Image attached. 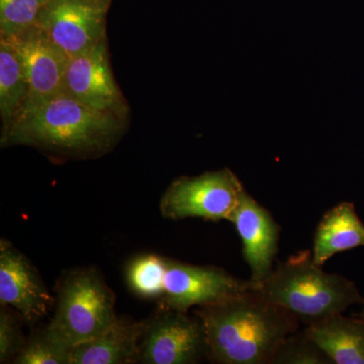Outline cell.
<instances>
[{
	"instance_id": "1",
	"label": "cell",
	"mask_w": 364,
	"mask_h": 364,
	"mask_svg": "<svg viewBox=\"0 0 364 364\" xmlns=\"http://www.w3.org/2000/svg\"><path fill=\"white\" fill-rule=\"evenodd\" d=\"M127 117L100 111L65 93L21 112L2 132L1 145H23L67 157L98 156L126 130Z\"/></svg>"
},
{
	"instance_id": "2",
	"label": "cell",
	"mask_w": 364,
	"mask_h": 364,
	"mask_svg": "<svg viewBox=\"0 0 364 364\" xmlns=\"http://www.w3.org/2000/svg\"><path fill=\"white\" fill-rule=\"evenodd\" d=\"M205 326L208 360L218 364H272L298 318L253 291L193 310Z\"/></svg>"
},
{
	"instance_id": "3",
	"label": "cell",
	"mask_w": 364,
	"mask_h": 364,
	"mask_svg": "<svg viewBox=\"0 0 364 364\" xmlns=\"http://www.w3.org/2000/svg\"><path fill=\"white\" fill-rule=\"evenodd\" d=\"M251 291L284 309L306 326L364 304L355 282L326 272L309 250L279 263L267 279L252 282Z\"/></svg>"
},
{
	"instance_id": "4",
	"label": "cell",
	"mask_w": 364,
	"mask_h": 364,
	"mask_svg": "<svg viewBox=\"0 0 364 364\" xmlns=\"http://www.w3.org/2000/svg\"><path fill=\"white\" fill-rule=\"evenodd\" d=\"M56 308L48 332L69 347L87 341L117 318L116 296L93 267L65 273L56 289Z\"/></svg>"
},
{
	"instance_id": "5",
	"label": "cell",
	"mask_w": 364,
	"mask_h": 364,
	"mask_svg": "<svg viewBox=\"0 0 364 364\" xmlns=\"http://www.w3.org/2000/svg\"><path fill=\"white\" fill-rule=\"evenodd\" d=\"M245 191L238 177L228 168L181 176L163 193L160 213L165 219L176 221L189 218L230 221Z\"/></svg>"
},
{
	"instance_id": "6",
	"label": "cell",
	"mask_w": 364,
	"mask_h": 364,
	"mask_svg": "<svg viewBox=\"0 0 364 364\" xmlns=\"http://www.w3.org/2000/svg\"><path fill=\"white\" fill-rule=\"evenodd\" d=\"M208 360L205 326L195 315L160 305L143 321L136 363L196 364Z\"/></svg>"
},
{
	"instance_id": "7",
	"label": "cell",
	"mask_w": 364,
	"mask_h": 364,
	"mask_svg": "<svg viewBox=\"0 0 364 364\" xmlns=\"http://www.w3.org/2000/svg\"><path fill=\"white\" fill-rule=\"evenodd\" d=\"M165 291L162 305L188 313L222 303L250 291L252 282L235 277L224 268L213 265H193L165 257Z\"/></svg>"
},
{
	"instance_id": "8",
	"label": "cell",
	"mask_w": 364,
	"mask_h": 364,
	"mask_svg": "<svg viewBox=\"0 0 364 364\" xmlns=\"http://www.w3.org/2000/svg\"><path fill=\"white\" fill-rule=\"evenodd\" d=\"M109 0H49L37 26L68 58L107 38L105 18Z\"/></svg>"
},
{
	"instance_id": "9",
	"label": "cell",
	"mask_w": 364,
	"mask_h": 364,
	"mask_svg": "<svg viewBox=\"0 0 364 364\" xmlns=\"http://www.w3.org/2000/svg\"><path fill=\"white\" fill-rule=\"evenodd\" d=\"M64 93L95 109L128 117V105L112 73L107 38L68 58Z\"/></svg>"
},
{
	"instance_id": "10",
	"label": "cell",
	"mask_w": 364,
	"mask_h": 364,
	"mask_svg": "<svg viewBox=\"0 0 364 364\" xmlns=\"http://www.w3.org/2000/svg\"><path fill=\"white\" fill-rule=\"evenodd\" d=\"M28 83V97L21 112L64 93L68 56L37 25L11 38Z\"/></svg>"
},
{
	"instance_id": "11",
	"label": "cell",
	"mask_w": 364,
	"mask_h": 364,
	"mask_svg": "<svg viewBox=\"0 0 364 364\" xmlns=\"http://www.w3.org/2000/svg\"><path fill=\"white\" fill-rule=\"evenodd\" d=\"M0 304L13 308L32 327L55 304L33 263L4 239L0 241Z\"/></svg>"
},
{
	"instance_id": "12",
	"label": "cell",
	"mask_w": 364,
	"mask_h": 364,
	"mask_svg": "<svg viewBox=\"0 0 364 364\" xmlns=\"http://www.w3.org/2000/svg\"><path fill=\"white\" fill-rule=\"evenodd\" d=\"M242 240V252L254 284L267 279L279 251L280 227L267 208L247 191L230 218Z\"/></svg>"
},
{
	"instance_id": "13",
	"label": "cell",
	"mask_w": 364,
	"mask_h": 364,
	"mask_svg": "<svg viewBox=\"0 0 364 364\" xmlns=\"http://www.w3.org/2000/svg\"><path fill=\"white\" fill-rule=\"evenodd\" d=\"M143 321L117 317L107 330L72 347L70 364L136 363Z\"/></svg>"
},
{
	"instance_id": "14",
	"label": "cell",
	"mask_w": 364,
	"mask_h": 364,
	"mask_svg": "<svg viewBox=\"0 0 364 364\" xmlns=\"http://www.w3.org/2000/svg\"><path fill=\"white\" fill-rule=\"evenodd\" d=\"M364 246V223L359 219L354 203L342 202L325 213L316 228L313 259L323 265L343 251Z\"/></svg>"
},
{
	"instance_id": "15",
	"label": "cell",
	"mask_w": 364,
	"mask_h": 364,
	"mask_svg": "<svg viewBox=\"0 0 364 364\" xmlns=\"http://www.w3.org/2000/svg\"><path fill=\"white\" fill-rule=\"evenodd\" d=\"M306 332L333 364H364V320L342 314L306 326Z\"/></svg>"
},
{
	"instance_id": "16",
	"label": "cell",
	"mask_w": 364,
	"mask_h": 364,
	"mask_svg": "<svg viewBox=\"0 0 364 364\" xmlns=\"http://www.w3.org/2000/svg\"><path fill=\"white\" fill-rule=\"evenodd\" d=\"M28 97V83L20 56L9 41L0 38V117L2 132L20 116Z\"/></svg>"
},
{
	"instance_id": "17",
	"label": "cell",
	"mask_w": 364,
	"mask_h": 364,
	"mask_svg": "<svg viewBox=\"0 0 364 364\" xmlns=\"http://www.w3.org/2000/svg\"><path fill=\"white\" fill-rule=\"evenodd\" d=\"M165 257L143 254L134 258L126 270L127 284L136 296L142 299H162L165 291Z\"/></svg>"
},
{
	"instance_id": "18",
	"label": "cell",
	"mask_w": 364,
	"mask_h": 364,
	"mask_svg": "<svg viewBox=\"0 0 364 364\" xmlns=\"http://www.w3.org/2000/svg\"><path fill=\"white\" fill-rule=\"evenodd\" d=\"M71 347L54 338L46 326L26 339L14 364H70Z\"/></svg>"
},
{
	"instance_id": "19",
	"label": "cell",
	"mask_w": 364,
	"mask_h": 364,
	"mask_svg": "<svg viewBox=\"0 0 364 364\" xmlns=\"http://www.w3.org/2000/svg\"><path fill=\"white\" fill-rule=\"evenodd\" d=\"M272 364H333L305 329L287 335L275 351Z\"/></svg>"
},
{
	"instance_id": "20",
	"label": "cell",
	"mask_w": 364,
	"mask_h": 364,
	"mask_svg": "<svg viewBox=\"0 0 364 364\" xmlns=\"http://www.w3.org/2000/svg\"><path fill=\"white\" fill-rule=\"evenodd\" d=\"M49 0H0V38H11L37 25Z\"/></svg>"
},
{
	"instance_id": "21",
	"label": "cell",
	"mask_w": 364,
	"mask_h": 364,
	"mask_svg": "<svg viewBox=\"0 0 364 364\" xmlns=\"http://www.w3.org/2000/svg\"><path fill=\"white\" fill-rule=\"evenodd\" d=\"M23 318L9 306L0 308V363H13L23 350L26 339L21 330Z\"/></svg>"
},
{
	"instance_id": "22",
	"label": "cell",
	"mask_w": 364,
	"mask_h": 364,
	"mask_svg": "<svg viewBox=\"0 0 364 364\" xmlns=\"http://www.w3.org/2000/svg\"><path fill=\"white\" fill-rule=\"evenodd\" d=\"M358 317L363 318L364 320V304L363 311H361V312L358 314Z\"/></svg>"
}]
</instances>
